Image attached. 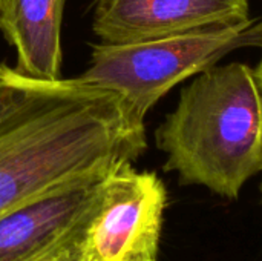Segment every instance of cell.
I'll return each mask as SVG.
<instances>
[{"label": "cell", "mask_w": 262, "mask_h": 261, "mask_svg": "<svg viewBox=\"0 0 262 261\" xmlns=\"http://www.w3.org/2000/svg\"><path fill=\"white\" fill-rule=\"evenodd\" d=\"M164 171L181 185L235 200L262 172V91L246 63L213 65L181 89L177 108L155 131Z\"/></svg>", "instance_id": "cell-2"}, {"label": "cell", "mask_w": 262, "mask_h": 261, "mask_svg": "<svg viewBox=\"0 0 262 261\" xmlns=\"http://www.w3.org/2000/svg\"><path fill=\"white\" fill-rule=\"evenodd\" d=\"M147 149L144 120L112 91L38 80L0 63V215L100 178Z\"/></svg>", "instance_id": "cell-1"}, {"label": "cell", "mask_w": 262, "mask_h": 261, "mask_svg": "<svg viewBox=\"0 0 262 261\" xmlns=\"http://www.w3.org/2000/svg\"><path fill=\"white\" fill-rule=\"evenodd\" d=\"M66 0H2L0 31L15 49V69L38 80L61 78Z\"/></svg>", "instance_id": "cell-7"}, {"label": "cell", "mask_w": 262, "mask_h": 261, "mask_svg": "<svg viewBox=\"0 0 262 261\" xmlns=\"http://www.w3.org/2000/svg\"><path fill=\"white\" fill-rule=\"evenodd\" d=\"M255 75H256L258 85H259V88H261L262 91V57L261 60H259V63H258V66L255 68Z\"/></svg>", "instance_id": "cell-9"}, {"label": "cell", "mask_w": 262, "mask_h": 261, "mask_svg": "<svg viewBox=\"0 0 262 261\" xmlns=\"http://www.w3.org/2000/svg\"><path fill=\"white\" fill-rule=\"evenodd\" d=\"M52 261H86L84 260V255H83V245L77 246L75 249L60 255L58 258H55V260Z\"/></svg>", "instance_id": "cell-8"}, {"label": "cell", "mask_w": 262, "mask_h": 261, "mask_svg": "<svg viewBox=\"0 0 262 261\" xmlns=\"http://www.w3.org/2000/svg\"><path fill=\"white\" fill-rule=\"evenodd\" d=\"M104 177L55 189L2 214L0 261H52L83 245Z\"/></svg>", "instance_id": "cell-5"}, {"label": "cell", "mask_w": 262, "mask_h": 261, "mask_svg": "<svg viewBox=\"0 0 262 261\" xmlns=\"http://www.w3.org/2000/svg\"><path fill=\"white\" fill-rule=\"evenodd\" d=\"M249 46L262 48V15L164 38L91 45L89 68L77 78L115 92L134 115L144 120L180 82Z\"/></svg>", "instance_id": "cell-3"}, {"label": "cell", "mask_w": 262, "mask_h": 261, "mask_svg": "<svg viewBox=\"0 0 262 261\" xmlns=\"http://www.w3.org/2000/svg\"><path fill=\"white\" fill-rule=\"evenodd\" d=\"M92 29L101 43H134L235 25L249 0H95Z\"/></svg>", "instance_id": "cell-6"}, {"label": "cell", "mask_w": 262, "mask_h": 261, "mask_svg": "<svg viewBox=\"0 0 262 261\" xmlns=\"http://www.w3.org/2000/svg\"><path fill=\"white\" fill-rule=\"evenodd\" d=\"M261 192H262V185H261Z\"/></svg>", "instance_id": "cell-10"}, {"label": "cell", "mask_w": 262, "mask_h": 261, "mask_svg": "<svg viewBox=\"0 0 262 261\" xmlns=\"http://www.w3.org/2000/svg\"><path fill=\"white\" fill-rule=\"evenodd\" d=\"M0 2H2V0H0Z\"/></svg>", "instance_id": "cell-11"}, {"label": "cell", "mask_w": 262, "mask_h": 261, "mask_svg": "<svg viewBox=\"0 0 262 261\" xmlns=\"http://www.w3.org/2000/svg\"><path fill=\"white\" fill-rule=\"evenodd\" d=\"M167 192L150 171L126 163L100 185L83 240L86 261H157Z\"/></svg>", "instance_id": "cell-4"}]
</instances>
